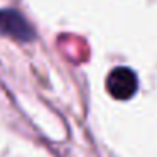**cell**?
Masks as SVG:
<instances>
[{
	"label": "cell",
	"mask_w": 157,
	"mask_h": 157,
	"mask_svg": "<svg viewBox=\"0 0 157 157\" xmlns=\"http://www.w3.org/2000/svg\"><path fill=\"white\" fill-rule=\"evenodd\" d=\"M0 32L21 42H31L36 37L34 27L27 22V19L14 9L0 10Z\"/></svg>",
	"instance_id": "2"
},
{
	"label": "cell",
	"mask_w": 157,
	"mask_h": 157,
	"mask_svg": "<svg viewBox=\"0 0 157 157\" xmlns=\"http://www.w3.org/2000/svg\"><path fill=\"white\" fill-rule=\"evenodd\" d=\"M139 90V78L135 71L120 66L110 71L106 78V91L115 100H130Z\"/></svg>",
	"instance_id": "1"
}]
</instances>
